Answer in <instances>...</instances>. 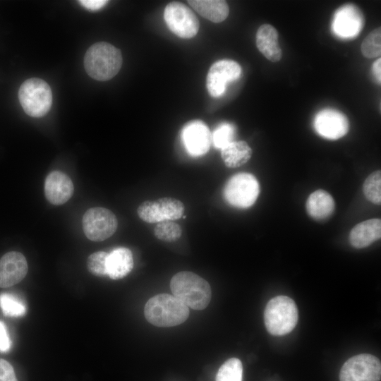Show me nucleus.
<instances>
[{
  "label": "nucleus",
  "mask_w": 381,
  "mask_h": 381,
  "mask_svg": "<svg viewBox=\"0 0 381 381\" xmlns=\"http://www.w3.org/2000/svg\"><path fill=\"white\" fill-rule=\"evenodd\" d=\"M78 2L87 9L91 10V11H96L104 6L108 3V1L82 0V1H78Z\"/></svg>",
  "instance_id": "32"
},
{
  "label": "nucleus",
  "mask_w": 381,
  "mask_h": 381,
  "mask_svg": "<svg viewBox=\"0 0 381 381\" xmlns=\"http://www.w3.org/2000/svg\"><path fill=\"white\" fill-rule=\"evenodd\" d=\"M236 128L230 123L219 124L212 133V143L216 148L222 149L234 142Z\"/></svg>",
  "instance_id": "28"
},
{
  "label": "nucleus",
  "mask_w": 381,
  "mask_h": 381,
  "mask_svg": "<svg viewBox=\"0 0 381 381\" xmlns=\"http://www.w3.org/2000/svg\"><path fill=\"white\" fill-rule=\"evenodd\" d=\"M306 210L315 219L322 220L329 217L334 209V201L329 193L324 190L312 193L307 199Z\"/></svg>",
  "instance_id": "20"
},
{
  "label": "nucleus",
  "mask_w": 381,
  "mask_h": 381,
  "mask_svg": "<svg viewBox=\"0 0 381 381\" xmlns=\"http://www.w3.org/2000/svg\"><path fill=\"white\" fill-rule=\"evenodd\" d=\"M108 253L97 251L87 258V267L90 273L97 277H104L107 273V259Z\"/></svg>",
  "instance_id": "29"
},
{
  "label": "nucleus",
  "mask_w": 381,
  "mask_h": 381,
  "mask_svg": "<svg viewBox=\"0 0 381 381\" xmlns=\"http://www.w3.org/2000/svg\"><path fill=\"white\" fill-rule=\"evenodd\" d=\"M164 19L169 29L179 37L192 38L198 32L200 23L197 16L183 3L168 4L164 11Z\"/></svg>",
  "instance_id": "8"
},
{
  "label": "nucleus",
  "mask_w": 381,
  "mask_h": 381,
  "mask_svg": "<svg viewBox=\"0 0 381 381\" xmlns=\"http://www.w3.org/2000/svg\"><path fill=\"white\" fill-rule=\"evenodd\" d=\"M381 364L370 354L363 353L348 359L341 368L340 381H380Z\"/></svg>",
  "instance_id": "10"
},
{
  "label": "nucleus",
  "mask_w": 381,
  "mask_h": 381,
  "mask_svg": "<svg viewBox=\"0 0 381 381\" xmlns=\"http://www.w3.org/2000/svg\"><path fill=\"white\" fill-rule=\"evenodd\" d=\"M0 381H18L12 365L0 358Z\"/></svg>",
  "instance_id": "30"
},
{
  "label": "nucleus",
  "mask_w": 381,
  "mask_h": 381,
  "mask_svg": "<svg viewBox=\"0 0 381 381\" xmlns=\"http://www.w3.org/2000/svg\"><path fill=\"white\" fill-rule=\"evenodd\" d=\"M122 55L119 49L106 42L93 44L84 56L86 73L93 79L107 81L114 78L122 66Z\"/></svg>",
  "instance_id": "1"
},
{
  "label": "nucleus",
  "mask_w": 381,
  "mask_h": 381,
  "mask_svg": "<svg viewBox=\"0 0 381 381\" xmlns=\"http://www.w3.org/2000/svg\"><path fill=\"white\" fill-rule=\"evenodd\" d=\"M241 73V66L235 61L222 59L216 61L207 75L206 86L209 94L214 97L222 95L227 83L238 79Z\"/></svg>",
  "instance_id": "11"
},
{
  "label": "nucleus",
  "mask_w": 381,
  "mask_h": 381,
  "mask_svg": "<svg viewBox=\"0 0 381 381\" xmlns=\"http://www.w3.org/2000/svg\"><path fill=\"white\" fill-rule=\"evenodd\" d=\"M28 269L27 260L21 253H6L0 259V287H10L20 282Z\"/></svg>",
  "instance_id": "15"
},
{
  "label": "nucleus",
  "mask_w": 381,
  "mask_h": 381,
  "mask_svg": "<svg viewBox=\"0 0 381 381\" xmlns=\"http://www.w3.org/2000/svg\"><path fill=\"white\" fill-rule=\"evenodd\" d=\"M364 17L354 4L343 5L335 12L332 20V31L339 37H355L362 30Z\"/></svg>",
  "instance_id": "12"
},
{
  "label": "nucleus",
  "mask_w": 381,
  "mask_h": 381,
  "mask_svg": "<svg viewBox=\"0 0 381 381\" xmlns=\"http://www.w3.org/2000/svg\"><path fill=\"white\" fill-rule=\"evenodd\" d=\"M0 308L6 316L20 317L25 314L24 303L16 295L9 293L0 294Z\"/></svg>",
  "instance_id": "24"
},
{
  "label": "nucleus",
  "mask_w": 381,
  "mask_h": 381,
  "mask_svg": "<svg viewBox=\"0 0 381 381\" xmlns=\"http://www.w3.org/2000/svg\"><path fill=\"white\" fill-rule=\"evenodd\" d=\"M260 186L256 178L249 173H238L231 176L224 188V197L231 205L248 208L256 201Z\"/></svg>",
  "instance_id": "6"
},
{
  "label": "nucleus",
  "mask_w": 381,
  "mask_h": 381,
  "mask_svg": "<svg viewBox=\"0 0 381 381\" xmlns=\"http://www.w3.org/2000/svg\"><path fill=\"white\" fill-rule=\"evenodd\" d=\"M184 210L181 201L165 197L154 201H144L138 206L137 213L140 219L145 222L159 223L180 219Z\"/></svg>",
  "instance_id": "9"
},
{
  "label": "nucleus",
  "mask_w": 381,
  "mask_h": 381,
  "mask_svg": "<svg viewBox=\"0 0 381 381\" xmlns=\"http://www.w3.org/2000/svg\"><path fill=\"white\" fill-rule=\"evenodd\" d=\"M181 136L186 151L193 157L206 154L212 144V133L202 121L187 123L181 131Z\"/></svg>",
  "instance_id": "13"
},
{
  "label": "nucleus",
  "mask_w": 381,
  "mask_h": 381,
  "mask_svg": "<svg viewBox=\"0 0 381 381\" xmlns=\"http://www.w3.org/2000/svg\"><path fill=\"white\" fill-rule=\"evenodd\" d=\"M133 267V258L130 249L119 247L108 254L107 273L112 279H120L127 276Z\"/></svg>",
  "instance_id": "19"
},
{
  "label": "nucleus",
  "mask_w": 381,
  "mask_h": 381,
  "mask_svg": "<svg viewBox=\"0 0 381 381\" xmlns=\"http://www.w3.org/2000/svg\"><path fill=\"white\" fill-rule=\"evenodd\" d=\"M373 73L379 84L381 82V59H377L372 66Z\"/></svg>",
  "instance_id": "33"
},
{
  "label": "nucleus",
  "mask_w": 381,
  "mask_h": 381,
  "mask_svg": "<svg viewBox=\"0 0 381 381\" xmlns=\"http://www.w3.org/2000/svg\"><path fill=\"white\" fill-rule=\"evenodd\" d=\"M252 156V149L245 141H234L221 149V157L229 168L239 167Z\"/></svg>",
  "instance_id": "22"
},
{
  "label": "nucleus",
  "mask_w": 381,
  "mask_h": 381,
  "mask_svg": "<svg viewBox=\"0 0 381 381\" xmlns=\"http://www.w3.org/2000/svg\"><path fill=\"white\" fill-rule=\"evenodd\" d=\"M19 102L24 111L32 117L47 114L52 104V92L47 82L38 78L25 80L18 90Z\"/></svg>",
  "instance_id": "5"
},
{
  "label": "nucleus",
  "mask_w": 381,
  "mask_h": 381,
  "mask_svg": "<svg viewBox=\"0 0 381 381\" xmlns=\"http://www.w3.org/2000/svg\"><path fill=\"white\" fill-rule=\"evenodd\" d=\"M314 127L322 137L329 140H337L348 133L349 123L347 117L342 112L333 109H325L316 114Z\"/></svg>",
  "instance_id": "14"
},
{
  "label": "nucleus",
  "mask_w": 381,
  "mask_h": 381,
  "mask_svg": "<svg viewBox=\"0 0 381 381\" xmlns=\"http://www.w3.org/2000/svg\"><path fill=\"white\" fill-rule=\"evenodd\" d=\"M170 288L174 296L194 310L205 309L211 299L209 283L191 272L182 271L174 274L170 282Z\"/></svg>",
  "instance_id": "2"
},
{
  "label": "nucleus",
  "mask_w": 381,
  "mask_h": 381,
  "mask_svg": "<svg viewBox=\"0 0 381 381\" xmlns=\"http://www.w3.org/2000/svg\"><path fill=\"white\" fill-rule=\"evenodd\" d=\"M298 319L295 302L286 296H279L269 301L264 312L267 330L272 335L281 336L291 332Z\"/></svg>",
  "instance_id": "4"
},
{
  "label": "nucleus",
  "mask_w": 381,
  "mask_h": 381,
  "mask_svg": "<svg viewBox=\"0 0 381 381\" xmlns=\"http://www.w3.org/2000/svg\"><path fill=\"white\" fill-rule=\"evenodd\" d=\"M361 52L368 59L377 57L381 54V28L373 30L363 40L361 44Z\"/></svg>",
  "instance_id": "27"
},
{
  "label": "nucleus",
  "mask_w": 381,
  "mask_h": 381,
  "mask_svg": "<svg viewBox=\"0 0 381 381\" xmlns=\"http://www.w3.org/2000/svg\"><path fill=\"white\" fill-rule=\"evenodd\" d=\"M182 234L181 226L172 221H163L156 224L154 234L159 240L174 242L180 238Z\"/></svg>",
  "instance_id": "25"
},
{
  "label": "nucleus",
  "mask_w": 381,
  "mask_h": 381,
  "mask_svg": "<svg viewBox=\"0 0 381 381\" xmlns=\"http://www.w3.org/2000/svg\"><path fill=\"white\" fill-rule=\"evenodd\" d=\"M381 237V220L370 219L356 224L349 234V242L356 248H365Z\"/></svg>",
  "instance_id": "18"
},
{
  "label": "nucleus",
  "mask_w": 381,
  "mask_h": 381,
  "mask_svg": "<svg viewBox=\"0 0 381 381\" xmlns=\"http://www.w3.org/2000/svg\"><path fill=\"white\" fill-rule=\"evenodd\" d=\"M147 320L157 327H173L184 322L189 308L173 295L157 294L150 298L144 310Z\"/></svg>",
  "instance_id": "3"
},
{
  "label": "nucleus",
  "mask_w": 381,
  "mask_h": 381,
  "mask_svg": "<svg viewBox=\"0 0 381 381\" xmlns=\"http://www.w3.org/2000/svg\"><path fill=\"white\" fill-rule=\"evenodd\" d=\"M187 2L200 16L213 23L224 21L229 13V8L225 1L190 0Z\"/></svg>",
  "instance_id": "21"
},
{
  "label": "nucleus",
  "mask_w": 381,
  "mask_h": 381,
  "mask_svg": "<svg viewBox=\"0 0 381 381\" xmlns=\"http://www.w3.org/2000/svg\"><path fill=\"white\" fill-rule=\"evenodd\" d=\"M11 346L10 337L4 323L0 321V351L7 352Z\"/></svg>",
  "instance_id": "31"
},
{
  "label": "nucleus",
  "mask_w": 381,
  "mask_h": 381,
  "mask_svg": "<svg viewBox=\"0 0 381 381\" xmlns=\"http://www.w3.org/2000/svg\"><path fill=\"white\" fill-rule=\"evenodd\" d=\"M86 237L93 241H102L111 236L116 231L118 221L109 210L96 207L87 210L82 219Z\"/></svg>",
  "instance_id": "7"
},
{
  "label": "nucleus",
  "mask_w": 381,
  "mask_h": 381,
  "mask_svg": "<svg viewBox=\"0 0 381 381\" xmlns=\"http://www.w3.org/2000/svg\"><path fill=\"white\" fill-rule=\"evenodd\" d=\"M365 197L372 202H381V172L380 170L371 173L365 179L363 186Z\"/></svg>",
  "instance_id": "26"
},
{
  "label": "nucleus",
  "mask_w": 381,
  "mask_h": 381,
  "mask_svg": "<svg viewBox=\"0 0 381 381\" xmlns=\"http://www.w3.org/2000/svg\"><path fill=\"white\" fill-rule=\"evenodd\" d=\"M73 191V182L66 174L54 171L47 175L44 182V193L50 203L60 205L66 202Z\"/></svg>",
  "instance_id": "16"
},
{
  "label": "nucleus",
  "mask_w": 381,
  "mask_h": 381,
  "mask_svg": "<svg viewBox=\"0 0 381 381\" xmlns=\"http://www.w3.org/2000/svg\"><path fill=\"white\" fill-rule=\"evenodd\" d=\"M242 363L236 358H231L225 361L216 375V381H242Z\"/></svg>",
  "instance_id": "23"
},
{
  "label": "nucleus",
  "mask_w": 381,
  "mask_h": 381,
  "mask_svg": "<svg viewBox=\"0 0 381 381\" xmlns=\"http://www.w3.org/2000/svg\"><path fill=\"white\" fill-rule=\"evenodd\" d=\"M278 32L270 24H263L256 32V45L262 55L272 62L279 61L282 52L278 42Z\"/></svg>",
  "instance_id": "17"
}]
</instances>
